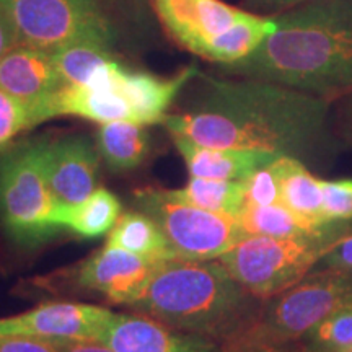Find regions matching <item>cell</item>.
Masks as SVG:
<instances>
[{
	"label": "cell",
	"instance_id": "cb8c5ba5",
	"mask_svg": "<svg viewBox=\"0 0 352 352\" xmlns=\"http://www.w3.org/2000/svg\"><path fill=\"white\" fill-rule=\"evenodd\" d=\"M300 341L303 352H352V303L318 321Z\"/></svg>",
	"mask_w": 352,
	"mask_h": 352
},
{
	"label": "cell",
	"instance_id": "d6a6232c",
	"mask_svg": "<svg viewBox=\"0 0 352 352\" xmlns=\"http://www.w3.org/2000/svg\"><path fill=\"white\" fill-rule=\"evenodd\" d=\"M57 352H114L101 341L90 340H51Z\"/></svg>",
	"mask_w": 352,
	"mask_h": 352
},
{
	"label": "cell",
	"instance_id": "4316f807",
	"mask_svg": "<svg viewBox=\"0 0 352 352\" xmlns=\"http://www.w3.org/2000/svg\"><path fill=\"white\" fill-rule=\"evenodd\" d=\"M109 10L122 30L148 32L153 28V13L151 0H104Z\"/></svg>",
	"mask_w": 352,
	"mask_h": 352
},
{
	"label": "cell",
	"instance_id": "2e32d148",
	"mask_svg": "<svg viewBox=\"0 0 352 352\" xmlns=\"http://www.w3.org/2000/svg\"><path fill=\"white\" fill-rule=\"evenodd\" d=\"M276 166L279 173L280 202L315 226L328 222L323 179L311 175L307 165L294 157L280 155L276 160Z\"/></svg>",
	"mask_w": 352,
	"mask_h": 352
},
{
	"label": "cell",
	"instance_id": "5b68a950",
	"mask_svg": "<svg viewBox=\"0 0 352 352\" xmlns=\"http://www.w3.org/2000/svg\"><path fill=\"white\" fill-rule=\"evenodd\" d=\"M46 135L0 148V226L13 243L33 248L60 232L44 170Z\"/></svg>",
	"mask_w": 352,
	"mask_h": 352
},
{
	"label": "cell",
	"instance_id": "7c38bea8",
	"mask_svg": "<svg viewBox=\"0 0 352 352\" xmlns=\"http://www.w3.org/2000/svg\"><path fill=\"white\" fill-rule=\"evenodd\" d=\"M164 263L148 261L118 246L104 245L82 263L77 283L120 305H131Z\"/></svg>",
	"mask_w": 352,
	"mask_h": 352
},
{
	"label": "cell",
	"instance_id": "9a60e30c",
	"mask_svg": "<svg viewBox=\"0 0 352 352\" xmlns=\"http://www.w3.org/2000/svg\"><path fill=\"white\" fill-rule=\"evenodd\" d=\"M182 153L191 178L219 179V182H243L254 171L272 164L280 155L248 148L206 147L182 135H171Z\"/></svg>",
	"mask_w": 352,
	"mask_h": 352
},
{
	"label": "cell",
	"instance_id": "30bf717a",
	"mask_svg": "<svg viewBox=\"0 0 352 352\" xmlns=\"http://www.w3.org/2000/svg\"><path fill=\"white\" fill-rule=\"evenodd\" d=\"M98 160L85 135L46 138L44 170L57 209L76 206L98 189Z\"/></svg>",
	"mask_w": 352,
	"mask_h": 352
},
{
	"label": "cell",
	"instance_id": "3957f363",
	"mask_svg": "<svg viewBox=\"0 0 352 352\" xmlns=\"http://www.w3.org/2000/svg\"><path fill=\"white\" fill-rule=\"evenodd\" d=\"M264 300L236 283L219 259L162 264L131 305L179 331L226 342L253 327Z\"/></svg>",
	"mask_w": 352,
	"mask_h": 352
},
{
	"label": "cell",
	"instance_id": "d6986e66",
	"mask_svg": "<svg viewBox=\"0 0 352 352\" xmlns=\"http://www.w3.org/2000/svg\"><path fill=\"white\" fill-rule=\"evenodd\" d=\"M120 215V199L108 189L98 188L85 201L57 209L56 223L60 230L67 228L80 239L94 240L111 232Z\"/></svg>",
	"mask_w": 352,
	"mask_h": 352
},
{
	"label": "cell",
	"instance_id": "7a4b0ae2",
	"mask_svg": "<svg viewBox=\"0 0 352 352\" xmlns=\"http://www.w3.org/2000/svg\"><path fill=\"white\" fill-rule=\"evenodd\" d=\"M272 16L276 28L261 46L239 63L219 65L220 72L334 103L352 95V0H307Z\"/></svg>",
	"mask_w": 352,
	"mask_h": 352
},
{
	"label": "cell",
	"instance_id": "ffe728a7",
	"mask_svg": "<svg viewBox=\"0 0 352 352\" xmlns=\"http://www.w3.org/2000/svg\"><path fill=\"white\" fill-rule=\"evenodd\" d=\"M151 148V135L142 124L129 121H111L100 124L96 131V151L114 171L139 166Z\"/></svg>",
	"mask_w": 352,
	"mask_h": 352
},
{
	"label": "cell",
	"instance_id": "836d02e7",
	"mask_svg": "<svg viewBox=\"0 0 352 352\" xmlns=\"http://www.w3.org/2000/svg\"><path fill=\"white\" fill-rule=\"evenodd\" d=\"M19 43H20V38H19V33H16L15 26H13L12 20L8 19L6 10L0 7V57Z\"/></svg>",
	"mask_w": 352,
	"mask_h": 352
},
{
	"label": "cell",
	"instance_id": "f546056e",
	"mask_svg": "<svg viewBox=\"0 0 352 352\" xmlns=\"http://www.w3.org/2000/svg\"><path fill=\"white\" fill-rule=\"evenodd\" d=\"M220 352H285L283 346L271 344V342L250 340L245 336H236L220 344Z\"/></svg>",
	"mask_w": 352,
	"mask_h": 352
},
{
	"label": "cell",
	"instance_id": "e0dca14e",
	"mask_svg": "<svg viewBox=\"0 0 352 352\" xmlns=\"http://www.w3.org/2000/svg\"><path fill=\"white\" fill-rule=\"evenodd\" d=\"M274 28L276 21L272 15H258L250 12L248 16L236 21L206 44L199 57L217 65L235 64L256 51Z\"/></svg>",
	"mask_w": 352,
	"mask_h": 352
},
{
	"label": "cell",
	"instance_id": "5bb4252c",
	"mask_svg": "<svg viewBox=\"0 0 352 352\" xmlns=\"http://www.w3.org/2000/svg\"><path fill=\"white\" fill-rule=\"evenodd\" d=\"M101 342L114 352H220L212 338L179 331L142 314H114Z\"/></svg>",
	"mask_w": 352,
	"mask_h": 352
},
{
	"label": "cell",
	"instance_id": "d4e9b609",
	"mask_svg": "<svg viewBox=\"0 0 352 352\" xmlns=\"http://www.w3.org/2000/svg\"><path fill=\"white\" fill-rule=\"evenodd\" d=\"M276 160L256 170L253 175H250L248 178L241 182L245 191V206L279 204L280 186Z\"/></svg>",
	"mask_w": 352,
	"mask_h": 352
},
{
	"label": "cell",
	"instance_id": "603a6c76",
	"mask_svg": "<svg viewBox=\"0 0 352 352\" xmlns=\"http://www.w3.org/2000/svg\"><path fill=\"white\" fill-rule=\"evenodd\" d=\"M171 192L188 204L210 212L239 217L245 206V191L241 182H219V179L191 178L182 189Z\"/></svg>",
	"mask_w": 352,
	"mask_h": 352
},
{
	"label": "cell",
	"instance_id": "ba28073f",
	"mask_svg": "<svg viewBox=\"0 0 352 352\" xmlns=\"http://www.w3.org/2000/svg\"><path fill=\"white\" fill-rule=\"evenodd\" d=\"M134 202L139 210L155 220L175 259L212 261L248 236L236 217L188 204L171 189H138Z\"/></svg>",
	"mask_w": 352,
	"mask_h": 352
},
{
	"label": "cell",
	"instance_id": "277c9868",
	"mask_svg": "<svg viewBox=\"0 0 352 352\" xmlns=\"http://www.w3.org/2000/svg\"><path fill=\"white\" fill-rule=\"evenodd\" d=\"M352 235V220H328L315 233L294 239L250 235L219 258L236 283L259 300L277 296L310 274L336 245Z\"/></svg>",
	"mask_w": 352,
	"mask_h": 352
},
{
	"label": "cell",
	"instance_id": "e575fe53",
	"mask_svg": "<svg viewBox=\"0 0 352 352\" xmlns=\"http://www.w3.org/2000/svg\"><path fill=\"white\" fill-rule=\"evenodd\" d=\"M336 103H340V108H341L340 118L342 120V126L346 127L347 134H351L352 132V95L336 101Z\"/></svg>",
	"mask_w": 352,
	"mask_h": 352
},
{
	"label": "cell",
	"instance_id": "44dd1931",
	"mask_svg": "<svg viewBox=\"0 0 352 352\" xmlns=\"http://www.w3.org/2000/svg\"><path fill=\"white\" fill-rule=\"evenodd\" d=\"M236 219L245 228V232L248 233V236L294 239V236L310 235L323 227V223L315 226V223L308 222L307 219L290 210L283 202L270 206H243Z\"/></svg>",
	"mask_w": 352,
	"mask_h": 352
},
{
	"label": "cell",
	"instance_id": "484cf974",
	"mask_svg": "<svg viewBox=\"0 0 352 352\" xmlns=\"http://www.w3.org/2000/svg\"><path fill=\"white\" fill-rule=\"evenodd\" d=\"M32 129L28 108L0 88V148L6 147L21 132Z\"/></svg>",
	"mask_w": 352,
	"mask_h": 352
},
{
	"label": "cell",
	"instance_id": "f1b7e54d",
	"mask_svg": "<svg viewBox=\"0 0 352 352\" xmlns=\"http://www.w3.org/2000/svg\"><path fill=\"white\" fill-rule=\"evenodd\" d=\"M0 352H57L51 340L36 336H0Z\"/></svg>",
	"mask_w": 352,
	"mask_h": 352
},
{
	"label": "cell",
	"instance_id": "4fadbf2b",
	"mask_svg": "<svg viewBox=\"0 0 352 352\" xmlns=\"http://www.w3.org/2000/svg\"><path fill=\"white\" fill-rule=\"evenodd\" d=\"M63 85L50 51L19 43L0 57V88L28 108L32 127L41 124L44 103Z\"/></svg>",
	"mask_w": 352,
	"mask_h": 352
},
{
	"label": "cell",
	"instance_id": "4dcf8cb0",
	"mask_svg": "<svg viewBox=\"0 0 352 352\" xmlns=\"http://www.w3.org/2000/svg\"><path fill=\"white\" fill-rule=\"evenodd\" d=\"M307 0H243L246 10L258 13V15H277Z\"/></svg>",
	"mask_w": 352,
	"mask_h": 352
},
{
	"label": "cell",
	"instance_id": "6da1fadb",
	"mask_svg": "<svg viewBox=\"0 0 352 352\" xmlns=\"http://www.w3.org/2000/svg\"><path fill=\"white\" fill-rule=\"evenodd\" d=\"M195 96L164 126L206 147L248 148L324 160L340 147L334 101L252 77L196 76Z\"/></svg>",
	"mask_w": 352,
	"mask_h": 352
},
{
	"label": "cell",
	"instance_id": "9c48e42d",
	"mask_svg": "<svg viewBox=\"0 0 352 352\" xmlns=\"http://www.w3.org/2000/svg\"><path fill=\"white\" fill-rule=\"evenodd\" d=\"M113 316L108 308L87 303H43L21 315L0 318V336L101 341Z\"/></svg>",
	"mask_w": 352,
	"mask_h": 352
},
{
	"label": "cell",
	"instance_id": "7402d4cb",
	"mask_svg": "<svg viewBox=\"0 0 352 352\" xmlns=\"http://www.w3.org/2000/svg\"><path fill=\"white\" fill-rule=\"evenodd\" d=\"M51 54L64 85H87L116 59L114 47L95 41L69 43Z\"/></svg>",
	"mask_w": 352,
	"mask_h": 352
},
{
	"label": "cell",
	"instance_id": "52a82bcc",
	"mask_svg": "<svg viewBox=\"0 0 352 352\" xmlns=\"http://www.w3.org/2000/svg\"><path fill=\"white\" fill-rule=\"evenodd\" d=\"M20 43L56 51L69 43L116 47L122 28L104 0H0Z\"/></svg>",
	"mask_w": 352,
	"mask_h": 352
},
{
	"label": "cell",
	"instance_id": "8992f818",
	"mask_svg": "<svg viewBox=\"0 0 352 352\" xmlns=\"http://www.w3.org/2000/svg\"><path fill=\"white\" fill-rule=\"evenodd\" d=\"M351 303L352 267H323L264 300L253 327L240 336L284 346Z\"/></svg>",
	"mask_w": 352,
	"mask_h": 352
},
{
	"label": "cell",
	"instance_id": "1f68e13d",
	"mask_svg": "<svg viewBox=\"0 0 352 352\" xmlns=\"http://www.w3.org/2000/svg\"><path fill=\"white\" fill-rule=\"evenodd\" d=\"M323 267H352V235L346 236L327 256L321 259Z\"/></svg>",
	"mask_w": 352,
	"mask_h": 352
},
{
	"label": "cell",
	"instance_id": "83f0119b",
	"mask_svg": "<svg viewBox=\"0 0 352 352\" xmlns=\"http://www.w3.org/2000/svg\"><path fill=\"white\" fill-rule=\"evenodd\" d=\"M323 195L328 220H352V179H323Z\"/></svg>",
	"mask_w": 352,
	"mask_h": 352
},
{
	"label": "cell",
	"instance_id": "ac0fdd59",
	"mask_svg": "<svg viewBox=\"0 0 352 352\" xmlns=\"http://www.w3.org/2000/svg\"><path fill=\"white\" fill-rule=\"evenodd\" d=\"M107 245L118 246L148 261L166 263L175 259L164 232L155 220L142 210L121 214L108 233Z\"/></svg>",
	"mask_w": 352,
	"mask_h": 352
},
{
	"label": "cell",
	"instance_id": "8fae6325",
	"mask_svg": "<svg viewBox=\"0 0 352 352\" xmlns=\"http://www.w3.org/2000/svg\"><path fill=\"white\" fill-rule=\"evenodd\" d=\"M158 23L183 50L199 56L209 41L248 16L223 0H151Z\"/></svg>",
	"mask_w": 352,
	"mask_h": 352
}]
</instances>
